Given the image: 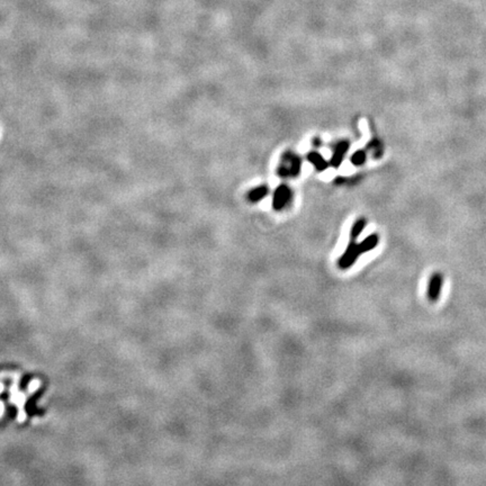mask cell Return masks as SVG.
Segmentation results:
<instances>
[{"label": "cell", "mask_w": 486, "mask_h": 486, "mask_svg": "<svg viewBox=\"0 0 486 486\" xmlns=\"http://www.w3.org/2000/svg\"><path fill=\"white\" fill-rule=\"evenodd\" d=\"M348 149H349V143L347 141H341L336 144L332 154V158H331L330 165L333 168H339L343 161Z\"/></svg>", "instance_id": "5b68a950"}, {"label": "cell", "mask_w": 486, "mask_h": 486, "mask_svg": "<svg viewBox=\"0 0 486 486\" xmlns=\"http://www.w3.org/2000/svg\"><path fill=\"white\" fill-rule=\"evenodd\" d=\"M4 411H5V408H4V405H3V403H0V417H3V414H4Z\"/></svg>", "instance_id": "8fae6325"}, {"label": "cell", "mask_w": 486, "mask_h": 486, "mask_svg": "<svg viewBox=\"0 0 486 486\" xmlns=\"http://www.w3.org/2000/svg\"><path fill=\"white\" fill-rule=\"evenodd\" d=\"M307 160L312 163L313 167H314L319 172L326 170V168L329 167V163L326 162L325 159L322 157L319 152H316V151H312V152L308 153L307 154Z\"/></svg>", "instance_id": "52a82bcc"}, {"label": "cell", "mask_w": 486, "mask_h": 486, "mask_svg": "<svg viewBox=\"0 0 486 486\" xmlns=\"http://www.w3.org/2000/svg\"><path fill=\"white\" fill-rule=\"evenodd\" d=\"M268 195V188L267 186H260L257 187L254 190H251L249 194H248V198H249L250 202L257 203L263 200L266 196Z\"/></svg>", "instance_id": "ba28073f"}, {"label": "cell", "mask_w": 486, "mask_h": 486, "mask_svg": "<svg viewBox=\"0 0 486 486\" xmlns=\"http://www.w3.org/2000/svg\"><path fill=\"white\" fill-rule=\"evenodd\" d=\"M366 161V153L362 150H359L354 152L351 156V163L353 166H362Z\"/></svg>", "instance_id": "30bf717a"}, {"label": "cell", "mask_w": 486, "mask_h": 486, "mask_svg": "<svg viewBox=\"0 0 486 486\" xmlns=\"http://www.w3.org/2000/svg\"><path fill=\"white\" fill-rule=\"evenodd\" d=\"M302 161L301 158L296 154L287 152L282 158V163L278 168V176L286 178V177H297L301 172Z\"/></svg>", "instance_id": "6da1fadb"}, {"label": "cell", "mask_w": 486, "mask_h": 486, "mask_svg": "<svg viewBox=\"0 0 486 486\" xmlns=\"http://www.w3.org/2000/svg\"><path fill=\"white\" fill-rule=\"evenodd\" d=\"M365 227H366V219L365 218L357 219L352 225L351 230H350V240L356 241L357 237L360 235L362 231L365 230Z\"/></svg>", "instance_id": "9c48e42d"}, {"label": "cell", "mask_w": 486, "mask_h": 486, "mask_svg": "<svg viewBox=\"0 0 486 486\" xmlns=\"http://www.w3.org/2000/svg\"><path fill=\"white\" fill-rule=\"evenodd\" d=\"M378 243H380V235L376 234V233H373V234L368 235L366 239H363L360 243H358L359 251H360L361 255L366 254V252H369L375 249V248L378 246Z\"/></svg>", "instance_id": "8992f818"}, {"label": "cell", "mask_w": 486, "mask_h": 486, "mask_svg": "<svg viewBox=\"0 0 486 486\" xmlns=\"http://www.w3.org/2000/svg\"><path fill=\"white\" fill-rule=\"evenodd\" d=\"M291 189L286 185H280L277 187L273 199V206L276 211H282L283 208H285L289 199H291Z\"/></svg>", "instance_id": "277c9868"}, {"label": "cell", "mask_w": 486, "mask_h": 486, "mask_svg": "<svg viewBox=\"0 0 486 486\" xmlns=\"http://www.w3.org/2000/svg\"><path fill=\"white\" fill-rule=\"evenodd\" d=\"M3 390H4V389H3V385L0 384V392H3Z\"/></svg>", "instance_id": "7c38bea8"}, {"label": "cell", "mask_w": 486, "mask_h": 486, "mask_svg": "<svg viewBox=\"0 0 486 486\" xmlns=\"http://www.w3.org/2000/svg\"><path fill=\"white\" fill-rule=\"evenodd\" d=\"M443 285V276L439 273H434L429 280L428 286V298L430 302H437L440 297Z\"/></svg>", "instance_id": "3957f363"}, {"label": "cell", "mask_w": 486, "mask_h": 486, "mask_svg": "<svg viewBox=\"0 0 486 486\" xmlns=\"http://www.w3.org/2000/svg\"><path fill=\"white\" fill-rule=\"evenodd\" d=\"M360 251H359L358 243L356 241L351 240L345 249L344 254L340 257L338 260V267L342 270H347L350 267H352L356 263L358 257L360 256Z\"/></svg>", "instance_id": "7a4b0ae2"}]
</instances>
